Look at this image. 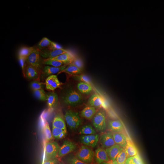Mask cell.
I'll list each match as a JSON object with an SVG mask.
<instances>
[{
    "label": "cell",
    "mask_w": 164,
    "mask_h": 164,
    "mask_svg": "<svg viewBox=\"0 0 164 164\" xmlns=\"http://www.w3.org/2000/svg\"><path fill=\"white\" fill-rule=\"evenodd\" d=\"M64 103L68 105L75 106L82 102L83 97L78 92L72 88H69L62 96Z\"/></svg>",
    "instance_id": "cell-1"
},
{
    "label": "cell",
    "mask_w": 164,
    "mask_h": 164,
    "mask_svg": "<svg viewBox=\"0 0 164 164\" xmlns=\"http://www.w3.org/2000/svg\"><path fill=\"white\" fill-rule=\"evenodd\" d=\"M44 60L40 55L39 50L37 47H33L32 52L26 58V62L41 73L44 65Z\"/></svg>",
    "instance_id": "cell-2"
},
{
    "label": "cell",
    "mask_w": 164,
    "mask_h": 164,
    "mask_svg": "<svg viewBox=\"0 0 164 164\" xmlns=\"http://www.w3.org/2000/svg\"><path fill=\"white\" fill-rule=\"evenodd\" d=\"M64 117L68 127L71 130L77 129L81 124L82 119L76 111L70 110L67 111Z\"/></svg>",
    "instance_id": "cell-3"
},
{
    "label": "cell",
    "mask_w": 164,
    "mask_h": 164,
    "mask_svg": "<svg viewBox=\"0 0 164 164\" xmlns=\"http://www.w3.org/2000/svg\"><path fill=\"white\" fill-rule=\"evenodd\" d=\"M94 155L92 149L86 146L82 145L76 154L75 157L87 164L92 162Z\"/></svg>",
    "instance_id": "cell-4"
},
{
    "label": "cell",
    "mask_w": 164,
    "mask_h": 164,
    "mask_svg": "<svg viewBox=\"0 0 164 164\" xmlns=\"http://www.w3.org/2000/svg\"><path fill=\"white\" fill-rule=\"evenodd\" d=\"M60 148L59 144L56 142H46L44 161L55 159L57 155Z\"/></svg>",
    "instance_id": "cell-5"
},
{
    "label": "cell",
    "mask_w": 164,
    "mask_h": 164,
    "mask_svg": "<svg viewBox=\"0 0 164 164\" xmlns=\"http://www.w3.org/2000/svg\"><path fill=\"white\" fill-rule=\"evenodd\" d=\"M92 123L98 131L102 132L106 128V118L104 113L102 111L98 112L92 118Z\"/></svg>",
    "instance_id": "cell-6"
},
{
    "label": "cell",
    "mask_w": 164,
    "mask_h": 164,
    "mask_svg": "<svg viewBox=\"0 0 164 164\" xmlns=\"http://www.w3.org/2000/svg\"><path fill=\"white\" fill-rule=\"evenodd\" d=\"M23 73L24 76L28 80L39 81L41 73L26 62Z\"/></svg>",
    "instance_id": "cell-7"
},
{
    "label": "cell",
    "mask_w": 164,
    "mask_h": 164,
    "mask_svg": "<svg viewBox=\"0 0 164 164\" xmlns=\"http://www.w3.org/2000/svg\"><path fill=\"white\" fill-rule=\"evenodd\" d=\"M76 147V145L74 143L68 140H65L60 147L57 155L59 157H63L74 151Z\"/></svg>",
    "instance_id": "cell-8"
},
{
    "label": "cell",
    "mask_w": 164,
    "mask_h": 164,
    "mask_svg": "<svg viewBox=\"0 0 164 164\" xmlns=\"http://www.w3.org/2000/svg\"><path fill=\"white\" fill-rule=\"evenodd\" d=\"M67 67V65H64L60 67H56L49 66L43 67L41 72V77L43 79H46L49 76L61 72Z\"/></svg>",
    "instance_id": "cell-9"
},
{
    "label": "cell",
    "mask_w": 164,
    "mask_h": 164,
    "mask_svg": "<svg viewBox=\"0 0 164 164\" xmlns=\"http://www.w3.org/2000/svg\"><path fill=\"white\" fill-rule=\"evenodd\" d=\"M99 135L98 134L81 135L80 138L81 143L92 147H95L99 140Z\"/></svg>",
    "instance_id": "cell-10"
},
{
    "label": "cell",
    "mask_w": 164,
    "mask_h": 164,
    "mask_svg": "<svg viewBox=\"0 0 164 164\" xmlns=\"http://www.w3.org/2000/svg\"><path fill=\"white\" fill-rule=\"evenodd\" d=\"M39 50L41 56L45 59L54 57L68 52L63 49L50 50L47 48Z\"/></svg>",
    "instance_id": "cell-11"
},
{
    "label": "cell",
    "mask_w": 164,
    "mask_h": 164,
    "mask_svg": "<svg viewBox=\"0 0 164 164\" xmlns=\"http://www.w3.org/2000/svg\"><path fill=\"white\" fill-rule=\"evenodd\" d=\"M100 142L103 148H108L115 144L113 134L110 132H105L100 137Z\"/></svg>",
    "instance_id": "cell-12"
},
{
    "label": "cell",
    "mask_w": 164,
    "mask_h": 164,
    "mask_svg": "<svg viewBox=\"0 0 164 164\" xmlns=\"http://www.w3.org/2000/svg\"><path fill=\"white\" fill-rule=\"evenodd\" d=\"M46 88L51 91H54L59 87L61 84L56 75H52L48 77L45 80Z\"/></svg>",
    "instance_id": "cell-13"
},
{
    "label": "cell",
    "mask_w": 164,
    "mask_h": 164,
    "mask_svg": "<svg viewBox=\"0 0 164 164\" xmlns=\"http://www.w3.org/2000/svg\"><path fill=\"white\" fill-rule=\"evenodd\" d=\"M94 159L97 164H101L109 161V157L105 150L101 148H98L95 150Z\"/></svg>",
    "instance_id": "cell-14"
},
{
    "label": "cell",
    "mask_w": 164,
    "mask_h": 164,
    "mask_svg": "<svg viewBox=\"0 0 164 164\" xmlns=\"http://www.w3.org/2000/svg\"><path fill=\"white\" fill-rule=\"evenodd\" d=\"M123 150L119 145L115 144L111 147L106 149L105 150L111 160H115L118 154Z\"/></svg>",
    "instance_id": "cell-15"
},
{
    "label": "cell",
    "mask_w": 164,
    "mask_h": 164,
    "mask_svg": "<svg viewBox=\"0 0 164 164\" xmlns=\"http://www.w3.org/2000/svg\"><path fill=\"white\" fill-rule=\"evenodd\" d=\"M74 57L68 51L56 56L50 58L61 61L64 64L67 65L72 63Z\"/></svg>",
    "instance_id": "cell-16"
},
{
    "label": "cell",
    "mask_w": 164,
    "mask_h": 164,
    "mask_svg": "<svg viewBox=\"0 0 164 164\" xmlns=\"http://www.w3.org/2000/svg\"><path fill=\"white\" fill-rule=\"evenodd\" d=\"M115 142L122 148H124L127 143V139L125 135L121 132H116L113 134Z\"/></svg>",
    "instance_id": "cell-17"
},
{
    "label": "cell",
    "mask_w": 164,
    "mask_h": 164,
    "mask_svg": "<svg viewBox=\"0 0 164 164\" xmlns=\"http://www.w3.org/2000/svg\"><path fill=\"white\" fill-rule=\"evenodd\" d=\"M123 149L125 151L127 158L138 154L137 149L135 145L130 141L127 140V143Z\"/></svg>",
    "instance_id": "cell-18"
},
{
    "label": "cell",
    "mask_w": 164,
    "mask_h": 164,
    "mask_svg": "<svg viewBox=\"0 0 164 164\" xmlns=\"http://www.w3.org/2000/svg\"><path fill=\"white\" fill-rule=\"evenodd\" d=\"M46 101L48 107L50 108H54L58 101V96L54 92H51L46 94Z\"/></svg>",
    "instance_id": "cell-19"
},
{
    "label": "cell",
    "mask_w": 164,
    "mask_h": 164,
    "mask_svg": "<svg viewBox=\"0 0 164 164\" xmlns=\"http://www.w3.org/2000/svg\"><path fill=\"white\" fill-rule=\"evenodd\" d=\"M103 102V100L99 96L94 94L89 97L88 103L91 106L99 107H102Z\"/></svg>",
    "instance_id": "cell-20"
},
{
    "label": "cell",
    "mask_w": 164,
    "mask_h": 164,
    "mask_svg": "<svg viewBox=\"0 0 164 164\" xmlns=\"http://www.w3.org/2000/svg\"><path fill=\"white\" fill-rule=\"evenodd\" d=\"M96 113V110L94 107H87L84 108L81 112L82 117L88 120L93 118Z\"/></svg>",
    "instance_id": "cell-21"
},
{
    "label": "cell",
    "mask_w": 164,
    "mask_h": 164,
    "mask_svg": "<svg viewBox=\"0 0 164 164\" xmlns=\"http://www.w3.org/2000/svg\"><path fill=\"white\" fill-rule=\"evenodd\" d=\"M53 127L57 128L64 130L67 132L65 123L63 119L60 116L56 115L53 120Z\"/></svg>",
    "instance_id": "cell-22"
},
{
    "label": "cell",
    "mask_w": 164,
    "mask_h": 164,
    "mask_svg": "<svg viewBox=\"0 0 164 164\" xmlns=\"http://www.w3.org/2000/svg\"><path fill=\"white\" fill-rule=\"evenodd\" d=\"M109 128L111 131L115 132H121L124 127L121 122L119 120H111L108 124Z\"/></svg>",
    "instance_id": "cell-23"
},
{
    "label": "cell",
    "mask_w": 164,
    "mask_h": 164,
    "mask_svg": "<svg viewBox=\"0 0 164 164\" xmlns=\"http://www.w3.org/2000/svg\"><path fill=\"white\" fill-rule=\"evenodd\" d=\"M77 88L81 93L87 94L90 93L92 90V87L89 84L83 82H80L77 85Z\"/></svg>",
    "instance_id": "cell-24"
},
{
    "label": "cell",
    "mask_w": 164,
    "mask_h": 164,
    "mask_svg": "<svg viewBox=\"0 0 164 164\" xmlns=\"http://www.w3.org/2000/svg\"><path fill=\"white\" fill-rule=\"evenodd\" d=\"M61 72H64L69 74L77 75L81 73V70L72 63H71L68 65V66Z\"/></svg>",
    "instance_id": "cell-25"
},
{
    "label": "cell",
    "mask_w": 164,
    "mask_h": 164,
    "mask_svg": "<svg viewBox=\"0 0 164 164\" xmlns=\"http://www.w3.org/2000/svg\"><path fill=\"white\" fill-rule=\"evenodd\" d=\"M80 134L83 135L94 134L96 133L95 129L90 125H86L81 127L79 130Z\"/></svg>",
    "instance_id": "cell-26"
},
{
    "label": "cell",
    "mask_w": 164,
    "mask_h": 164,
    "mask_svg": "<svg viewBox=\"0 0 164 164\" xmlns=\"http://www.w3.org/2000/svg\"><path fill=\"white\" fill-rule=\"evenodd\" d=\"M67 132L56 128H52V135L55 138L60 139L64 138L67 135Z\"/></svg>",
    "instance_id": "cell-27"
},
{
    "label": "cell",
    "mask_w": 164,
    "mask_h": 164,
    "mask_svg": "<svg viewBox=\"0 0 164 164\" xmlns=\"http://www.w3.org/2000/svg\"><path fill=\"white\" fill-rule=\"evenodd\" d=\"M125 164H144L138 154L127 158Z\"/></svg>",
    "instance_id": "cell-28"
},
{
    "label": "cell",
    "mask_w": 164,
    "mask_h": 164,
    "mask_svg": "<svg viewBox=\"0 0 164 164\" xmlns=\"http://www.w3.org/2000/svg\"><path fill=\"white\" fill-rule=\"evenodd\" d=\"M33 47H23L19 50L18 53V57L26 58L29 56L32 52Z\"/></svg>",
    "instance_id": "cell-29"
},
{
    "label": "cell",
    "mask_w": 164,
    "mask_h": 164,
    "mask_svg": "<svg viewBox=\"0 0 164 164\" xmlns=\"http://www.w3.org/2000/svg\"><path fill=\"white\" fill-rule=\"evenodd\" d=\"M44 65L51 66L56 67H60L64 64L63 62L55 60L50 58L44 59L43 61Z\"/></svg>",
    "instance_id": "cell-30"
},
{
    "label": "cell",
    "mask_w": 164,
    "mask_h": 164,
    "mask_svg": "<svg viewBox=\"0 0 164 164\" xmlns=\"http://www.w3.org/2000/svg\"><path fill=\"white\" fill-rule=\"evenodd\" d=\"M52 41L46 37H44L37 45V48L39 50L48 48L51 44Z\"/></svg>",
    "instance_id": "cell-31"
},
{
    "label": "cell",
    "mask_w": 164,
    "mask_h": 164,
    "mask_svg": "<svg viewBox=\"0 0 164 164\" xmlns=\"http://www.w3.org/2000/svg\"><path fill=\"white\" fill-rule=\"evenodd\" d=\"M33 94L37 99L43 101L46 100V94L43 89L33 91Z\"/></svg>",
    "instance_id": "cell-32"
},
{
    "label": "cell",
    "mask_w": 164,
    "mask_h": 164,
    "mask_svg": "<svg viewBox=\"0 0 164 164\" xmlns=\"http://www.w3.org/2000/svg\"><path fill=\"white\" fill-rule=\"evenodd\" d=\"M43 132L47 141H50L53 139V136L47 122H46L43 128Z\"/></svg>",
    "instance_id": "cell-33"
},
{
    "label": "cell",
    "mask_w": 164,
    "mask_h": 164,
    "mask_svg": "<svg viewBox=\"0 0 164 164\" xmlns=\"http://www.w3.org/2000/svg\"><path fill=\"white\" fill-rule=\"evenodd\" d=\"M127 158L126 154L123 149L118 155L116 161L118 164H125Z\"/></svg>",
    "instance_id": "cell-34"
},
{
    "label": "cell",
    "mask_w": 164,
    "mask_h": 164,
    "mask_svg": "<svg viewBox=\"0 0 164 164\" xmlns=\"http://www.w3.org/2000/svg\"><path fill=\"white\" fill-rule=\"evenodd\" d=\"M44 84L39 80H34L31 83L30 87L33 91L43 89Z\"/></svg>",
    "instance_id": "cell-35"
},
{
    "label": "cell",
    "mask_w": 164,
    "mask_h": 164,
    "mask_svg": "<svg viewBox=\"0 0 164 164\" xmlns=\"http://www.w3.org/2000/svg\"><path fill=\"white\" fill-rule=\"evenodd\" d=\"M74 79L80 81L81 82L86 83L89 84L91 82L89 77L87 75H77L73 77Z\"/></svg>",
    "instance_id": "cell-36"
},
{
    "label": "cell",
    "mask_w": 164,
    "mask_h": 164,
    "mask_svg": "<svg viewBox=\"0 0 164 164\" xmlns=\"http://www.w3.org/2000/svg\"><path fill=\"white\" fill-rule=\"evenodd\" d=\"M81 70L84 67V63L82 60L77 57H74L72 63Z\"/></svg>",
    "instance_id": "cell-37"
},
{
    "label": "cell",
    "mask_w": 164,
    "mask_h": 164,
    "mask_svg": "<svg viewBox=\"0 0 164 164\" xmlns=\"http://www.w3.org/2000/svg\"><path fill=\"white\" fill-rule=\"evenodd\" d=\"M67 162L70 164H87L73 156L68 158Z\"/></svg>",
    "instance_id": "cell-38"
},
{
    "label": "cell",
    "mask_w": 164,
    "mask_h": 164,
    "mask_svg": "<svg viewBox=\"0 0 164 164\" xmlns=\"http://www.w3.org/2000/svg\"><path fill=\"white\" fill-rule=\"evenodd\" d=\"M50 50H56L63 49L62 47L60 45L52 42L49 47L47 48Z\"/></svg>",
    "instance_id": "cell-39"
},
{
    "label": "cell",
    "mask_w": 164,
    "mask_h": 164,
    "mask_svg": "<svg viewBox=\"0 0 164 164\" xmlns=\"http://www.w3.org/2000/svg\"><path fill=\"white\" fill-rule=\"evenodd\" d=\"M18 58L19 64L22 69L23 72L24 70L25 65L26 63V58L21 57H18Z\"/></svg>",
    "instance_id": "cell-40"
},
{
    "label": "cell",
    "mask_w": 164,
    "mask_h": 164,
    "mask_svg": "<svg viewBox=\"0 0 164 164\" xmlns=\"http://www.w3.org/2000/svg\"><path fill=\"white\" fill-rule=\"evenodd\" d=\"M59 162L57 159L55 158L44 162L43 164H57Z\"/></svg>",
    "instance_id": "cell-41"
},
{
    "label": "cell",
    "mask_w": 164,
    "mask_h": 164,
    "mask_svg": "<svg viewBox=\"0 0 164 164\" xmlns=\"http://www.w3.org/2000/svg\"><path fill=\"white\" fill-rule=\"evenodd\" d=\"M101 164H118L116 160L112 161L109 160L108 161L103 162Z\"/></svg>",
    "instance_id": "cell-42"
},
{
    "label": "cell",
    "mask_w": 164,
    "mask_h": 164,
    "mask_svg": "<svg viewBox=\"0 0 164 164\" xmlns=\"http://www.w3.org/2000/svg\"></svg>",
    "instance_id": "cell-43"
}]
</instances>
